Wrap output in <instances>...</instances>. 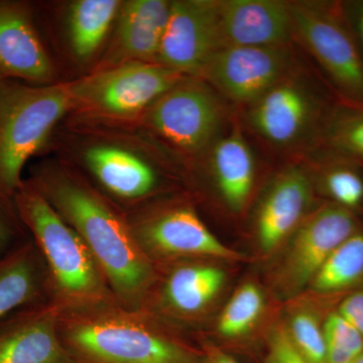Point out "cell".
<instances>
[{"label":"cell","mask_w":363,"mask_h":363,"mask_svg":"<svg viewBox=\"0 0 363 363\" xmlns=\"http://www.w3.org/2000/svg\"><path fill=\"white\" fill-rule=\"evenodd\" d=\"M39 191L81 236L114 290L128 302L143 295L150 267L121 219L100 198L68 179L45 182Z\"/></svg>","instance_id":"cell-1"},{"label":"cell","mask_w":363,"mask_h":363,"mask_svg":"<svg viewBox=\"0 0 363 363\" xmlns=\"http://www.w3.org/2000/svg\"><path fill=\"white\" fill-rule=\"evenodd\" d=\"M75 104L71 85H0V191L18 192L26 162Z\"/></svg>","instance_id":"cell-2"},{"label":"cell","mask_w":363,"mask_h":363,"mask_svg":"<svg viewBox=\"0 0 363 363\" xmlns=\"http://www.w3.org/2000/svg\"><path fill=\"white\" fill-rule=\"evenodd\" d=\"M16 205L63 293L79 301L99 297L102 284L98 264L77 231L33 188L21 186Z\"/></svg>","instance_id":"cell-3"},{"label":"cell","mask_w":363,"mask_h":363,"mask_svg":"<svg viewBox=\"0 0 363 363\" xmlns=\"http://www.w3.org/2000/svg\"><path fill=\"white\" fill-rule=\"evenodd\" d=\"M295 37L317 60L345 104L363 108V56L339 4L291 2Z\"/></svg>","instance_id":"cell-4"},{"label":"cell","mask_w":363,"mask_h":363,"mask_svg":"<svg viewBox=\"0 0 363 363\" xmlns=\"http://www.w3.org/2000/svg\"><path fill=\"white\" fill-rule=\"evenodd\" d=\"M185 76L161 64L130 62L71 85L75 104L100 113L128 116L152 106Z\"/></svg>","instance_id":"cell-5"},{"label":"cell","mask_w":363,"mask_h":363,"mask_svg":"<svg viewBox=\"0 0 363 363\" xmlns=\"http://www.w3.org/2000/svg\"><path fill=\"white\" fill-rule=\"evenodd\" d=\"M150 125L179 149L197 152L213 140L222 106L206 85L183 79L150 106Z\"/></svg>","instance_id":"cell-6"},{"label":"cell","mask_w":363,"mask_h":363,"mask_svg":"<svg viewBox=\"0 0 363 363\" xmlns=\"http://www.w3.org/2000/svg\"><path fill=\"white\" fill-rule=\"evenodd\" d=\"M221 49L218 1H172L157 64L184 76L201 75L211 57Z\"/></svg>","instance_id":"cell-7"},{"label":"cell","mask_w":363,"mask_h":363,"mask_svg":"<svg viewBox=\"0 0 363 363\" xmlns=\"http://www.w3.org/2000/svg\"><path fill=\"white\" fill-rule=\"evenodd\" d=\"M291 64L289 45L223 48L201 75L233 101L252 104L290 75Z\"/></svg>","instance_id":"cell-8"},{"label":"cell","mask_w":363,"mask_h":363,"mask_svg":"<svg viewBox=\"0 0 363 363\" xmlns=\"http://www.w3.org/2000/svg\"><path fill=\"white\" fill-rule=\"evenodd\" d=\"M69 338L79 350L102 363H180L173 344L138 325L95 321L77 325Z\"/></svg>","instance_id":"cell-9"},{"label":"cell","mask_w":363,"mask_h":363,"mask_svg":"<svg viewBox=\"0 0 363 363\" xmlns=\"http://www.w3.org/2000/svg\"><path fill=\"white\" fill-rule=\"evenodd\" d=\"M218 11L222 49L288 45L295 37L291 2L223 0Z\"/></svg>","instance_id":"cell-10"},{"label":"cell","mask_w":363,"mask_h":363,"mask_svg":"<svg viewBox=\"0 0 363 363\" xmlns=\"http://www.w3.org/2000/svg\"><path fill=\"white\" fill-rule=\"evenodd\" d=\"M318 109L311 91L289 75L252 104L250 121L269 143L288 145L304 135Z\"/></svg>","instance_id":"cell-11"},{"label":"cell","mask_w":363,"mask_h":363,"mask_svg":"<svg viewBox=\"0 0 363 363\" xmlns=\"http://www.w3.org/2000/svg\"><path fill=\"white\" fill-rule=\"evenodd\" d=\"M350 210L331 205L320 209L301 227L288 262V277L301 288L316 276L328 257L354 233Z\"/></svg>","instance_id":"cell-12"},{"label":"cell","mask_w":363,"mask_h":363,"mask_svg":"<svg viewBox=\"0 0 363 363\" xmlns=\"http://www.w3.org/2000/svg\"><path fill=\"white\" fill-rule=\"evenodd\" d=\"M171 6L172 1L166 0H131L121 4L109 65L150 60L157 63Z\"/></svg>","instance_id":"cell-13"},{"label":"cell","mask_w":363,"mask_h":363,"mask_svg":"<svg viewBox=\"0 0 363 363\" xmlns=\"http://www.w3.org/2000/svg\"><path fill=\"white\" fill-rule=\"evenodd\" d=\"M0 73L35 83L52 79L51 61L21 4L0 2Z\"/></svg>","instance_id":"cell-14"},{"label":"cell","mask_w":363,"mask_h":363,"mask_svg":"<svg viewBox=\"0 0 363 363\" xmlns=\"http://www.w3.org/2000/svg\"><path fill=\"white\" fill-rule=\"evenodd\" d=\"M311 197V184L300 168L286 169L277 177L260 205L257 235L260 247L271 252L302 218Z\"/></svg>","instance_id":"cell-15"},{"label":"cell","mask_w":363,"mask_h":363,"mask_svg":"<svg viewBox=\"0 0 363 363\" xmlns=\"http://www.w3.org/2000/svg\"><path fill=\"white\" fill-rule=\"evenodd\" d=\"M143 234L150 245L162 252L231 260L242 259L240 253L227 247L210 233L192 210L168 212L150 222Z\"/></svg>","instance_id":"cell-16"},{"label":"cell","mask_w":363,"mask_h":363,"mask_svg":"<svg viewBox=\"0 0 363 363\" xmlns=\"http://www.w3.org/2000/svg\"><path fill=\"white\" fill-rule=\"evenodd\" d=\"M0 363H74L52 313L26 315L0 330Z\"/></svg>","instance_id":"cell-17"},{"label":"cell","mask_w":363,"mask_h":363,"mask_svg":"<svg viewBox=\"0 0 363 363\" xmlns=\"http://www.w3.org/2000/svg\"><path fill=\"white\" fill-rule=\"evenodd\" d=\"M85 161L100 183L121 197H143L156 186L154 169L130 150L95 145L86 150Z\"/></svg>","instance_id":"cell-18"},{"label":"cell","mask_w":363,"mask_h":363,"mask_svg":"<svg viewBox=\"0 0 363 363\" xmlns=\"http://www.w3.org/2000/svg\"><path fill=\"white\" fill-rule=\"evenodd\" d=\"M212 167L224 201L233 211H240L252 193L255 160L240 130H233L215 145Z\"/></svg>","instance_id":"cell-19"},{"label":"cell","mask_w":363,"mask_h":363,"mask_svg":"<svg viewBox=\"0 0 363 363\" xmlns=\"http://www.w3.org/2000/svg\"><path fill=\"white\" fill-rule=\"evenodd\" d=\"M121 4L117 0H78L71 4L69 39L79 59H89L99 49Z\"/></svg>","instance_id":"cell-20"},{"label":"cell","mask_w":363,"mask_h":363,"mask_svg":"<svg viewBox=\"0 0 363 363\" xmlns=\"http://www.w3.org/2000/svg\"><path fill=\"white\" fill-rule=\"evenodd\" d=\"M40 272L35 250L26 245L0 259V320L40 291Z\"/></svg>","instance_id":"cell-21"},{"label":"cell","mask_w":363,"mask_h":363,"mask_svg":"<svg viewBox=\"0 0 363 363\" xmlns=\"http://www.w3.org/2000/svg\"><path fill=\"white\" fill-rule=\"evenodd\" d=\"M225 281L214 267H185L169 277L166 286L169 303L182 312L195 313L213 300Z\"/></svg>","instance_id":"cell-22"},{"label":"cell","mask_w":363,"mask_h":363,"mask_svg":"<svg viewBox=\"0 0 363 363\" xmlns=\"http://www.w3.org/2000/svg\"><path fill=\"white\" fill-rule=\"evenodd\" d=\"M363 276V234L353 233L325 262L313 279L319 292L347 288Z\"/></svg>","instance_id":"cell-23"},{"label":"cell","mask_w":363,"mask_h":363,"mask_svg":"<svg viewBox=\"0 0 363 363\" xmlns=\"http://www.w3.org/2000/svg\"><path fill=\"white\" fill-rule=\"evenodd\" d=\"M325 140L338 155L363 162V108L343 104L331 112Z\"/></svg>","instance_id":"cell-24"},{"label":"cell","mask_w":363,"mask_h":363,"mask_svg":"<svg viewBox=\"0 0 363 363\" xmlns=\"http://www.w3.org/2000/svg\"><path fill=\"white\" fill-rule=\"evenodd\" d=\"M264 309V297L253 284L243 285L230 298L219 319L218 330L225 337H238L247 333Z\"/></svg>","instance_id":"cell-25"},{"label":"cell","mask_w":363,"mask_h":363,"mask_svg":"<svg viewBox=\"0 0 363 363\" xmlns=\"http://www.w3.org/2000/svg\"><path fill=\"white\" fill-rule=\"evenodd\" d=\"M327 363H353L363 353V336L337 312L323 327Z\"/></svg>","instance_id":"cell-26"},{"label":"cell","mask_w":363,"mask_h":363,"mask_svg":"<svg viewBox=\"0 0 363 363\" xmlns=\"http://www.w3.org/2000/svg\"><path fill=\"white\" fill-rule=\"evenodd\" d=\"M289 335L300 354L308 362L327 363L323 329L312 314L297 313L291 321Z\"/></svg>","instance_id":"cell-27"},{"label":"cell","mask_w":363,"mask_h":363,"mask_svg":"<svg viewBox=\"0 0 363 363\" xmlns=\"http://www.w3.org/2000/svg\"><path fill=\"white\" fill-rule=\"evenodd\" d=\"M324 185L338 206L350 210L363 202V178L348 164H336L326 172Z\"/></svg>","instance_id":"cell-28"},{"label":"cell","mask_w":363,"mask_h":363,"mask_svg":"<svg viewBox=\"0 0 363 363\" xmlns=\"http://www.w3.org/2000/svg\"><path fill=\"white\" fill-rule=\"evenodd\" d=\"M267 363H309L295 347L288 331L277 329L269 338Z\"/></svg>","instance_id":"cell-29"},{"label":"cell","mask_w":363,"mask_h":363,"mask_svg":"<svg viewBox=\"0 0 363 363\" xmlns=\"http://www.w3.org/2000/svg\"><path fill=\"white\" fill-rule=\"evenodd\" d=\"M337 313L363 336V292H357L346 298Z\"/></svg>","instance_id":"cell-30"},{"label":"cell","mask_w":363,"mask_h":363,"mask_svg":"<svg viewBox=\"0 0 363 363\" xmlns=\"http://www.w3.org/2000/svg\"><path fill=\"white\" fill-rule=\"evenodd\" d=\"M350 13H352L351 28H354V32L352 33L363 56V1L353 4V9H351Z\"/></svg>","instance_id":"cell-31"},{"label":"cell","mask_w":363,"mask_h":363,"mask_svg":"<svg viewBox=\"0 0 363 363\" xmlns=\"http://www.w3.org/2000/svg\"><path fill=\"white\" fill-rule=\"evenodd\" d=\"M13 236V225L6 213V210L0 204V253L4 252L11 245Z\"/></svg>","instance_id":"cell-32"},{"label":"cell","mask_w":363,"mask_h":363,"mask_svg":"<svg viewBox=\"0 0 363 363\" xmlns=\"http://www.w3.org/2000/svg\"><path fill=\"white\" fill-rule=\"evenodd\" d=\"M212 363H240L234 358L229 357L225 353H222L220 351L213 353L211 358Z\"/></svg>","instance_id":"cell-33"},{"label":"cell","mask_w":363,"mask_h":363,"mask_svg":"<svg viewBox=\"0 0 363 363\" xmlns=\"http://www.w3.org/2000/svg\"><path fill=\"white\" fill-rule=\"evenodd\" d=\"M353 363H363V353L362 355H360L359 357L357 358V360H355Z\"/></svg>","instance_id":"cell-34"}]
</instances>
